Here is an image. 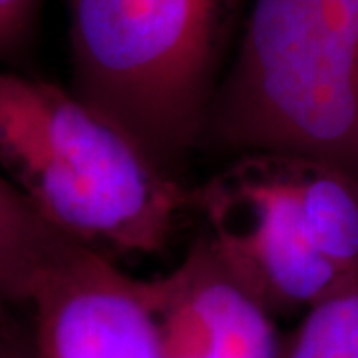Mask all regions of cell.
Listing matches in <instances>:
<instances>
[{
	"label": "cell",
	"instance_id": "1",
	"mask_svg": "<svg viewBox=\"0 0 358 358\" xmlns=\"http://www.w3.org/2000/svg\"><path fill=\"white\" fill-rule=\"evenodd\" d=\"M0 173L52 229L110 257L164 253L192 187L72 90L0 68Z\"/></svg>",
	"mask_w": 358,
	"mask_h": 358
},
{
	"label": "cell",
	"instance_id": "2",
	"mask_svg": "<svg viewBox=\"0 0 358 358\" xmlns=\"http://www.w3.org/2000/svg\"><path fill=\"white\" fill-rule=\"evenodd\" d=\"M203 131L358 179V0H249Z\"/></svg>",
	"mask_w": 358,
	"mask_h": 358
},
{
	"label": "cell",
	"instance_id": "3",
	"mask_svg": "<svg viewBox=\"0 0 358 358\" xmlns=\"http://www.w3.org/2000/svg\"><path fill=\"white\" fill-rule=\"evenodd\" d=\"M66 6L72 92L173 173L203 134L245 0H66Z\"/></svg>",
	"mask_w": 358,
	"mask_h": 358
},
{
	"label": "cell",
	"instance_id": "4",
	"mask_svg": "<svg viewBox=\"0 0 358 358\" xmlns=\"http://www.w3.org/2000/svg\"><path fill=\"white\" fill-rule=\"evenodd\" d=\"M203 239L275 315L310 310L358 281V179L289 154L233 155L192 189Z\"/></svg>",
	"mask_w": 358,
	"mask_h": 358
},
{
	"label": "cell",
	"instance_id": "5",
	"mask_svg": "<svg viewBox=\"0 0 358 358\" xmlns=\"http://www.w3.org/2000/svg\"><path fill=\"white\" fill-rule=\"evenodd\" d=\"M36 358H159L145 279L72 245L28 310Z\"/></svg>",
	"mask_w": 358,
	"mask_h": 358
},
{
	"label": "cell",
	"instance_id": "6",
	"mask_svg": "<svg viewBox=\"0 0 358 358\" xmlns=\"http://www.w3.org/2000/svg\"><path fill=\"white\" fill-rule=\"evenodd\" d=\"M159 358H279L273 315L203 235L169 273L145 279Z\"/></svg>",
	"mask_w": 358,
	"mask_h": 358
},
{
	"label": "cell",
	"instance_id": "7",
	"mask_svg": "<svg viewBox=\"0 0 358 358\" xmlns=\"http://www.w3.org/2000/svg\"><path fill=\"white\" fill-rule=\"evenodd\" d=\"M72 245L0 173V320L30 310L40 282Z\"/></svg>",
	"mask_w": 358,
	"mask_h": 358
},
{
	"label": "cell",
	"instance_id": "8",
	"mask_svg": "<svg viewBox=\"0 0 358 358\" xmlns=\"http://www.w3.org/2000/svg\"><path fill=\"white\" fill-rule=\"evenodd\" d=\"M282 358H358V281L305 313Z\"/></svg>",
	"mask_w": 358,
	"mask_h": 358
},
{
	"label": "cell",
	"instance_id": "9",
	"mask_svg": "<svg viewBox=\"0 0 358 358\" xmlns=\"http://www.w3.org/2000/svg\"><path fill=\"white\" fill-rule=\"evenodd\" d=\"M42 0H0V62L24 48L38 20Z\"/></svg>",
	"mask_w": 358,
	"mask_h": 358
},
{
	"label": "cell",
	"instance_id": "10",
	"mask_svg": "<svg viewBox=\"0 0 358 358\" xmlns=\"http://www.w3.org/2000/svg\"><path fill=\"white\" fill-rule=\"evenodd\" d=\"M0 358H36L32 331L18 319L0 320Z\"/></svg>",
	"mask_w": 358,
	"mask_h": 358
}]
</instances>
